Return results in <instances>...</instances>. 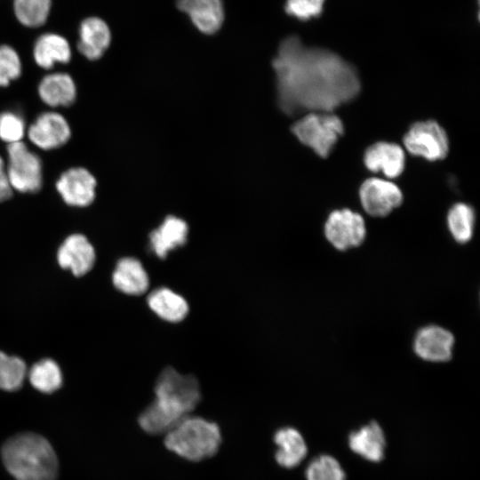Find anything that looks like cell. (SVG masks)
<instances>
[{"instance_id":"cell-1","label":"cell","mask_w":480,"mask_h":480,"mask_svg":"<svg viewBox=\"0 0 480 480\" xmlns=\"http://www.w3.org/2000/svg\"><path fill=\"white\" fill-rule=\"evenodd\" d=\"M272 66L277 104L286 115L332 112L361 89L350 63L330 50L304 45L296 36L281 42Z\"/></svg>"},{"instance_id":"cell-2","label":"cell","mask_w":480,"mask_h":480,"mask_svg":"<svg viewBox=\"0 0 480 480\" xmlns=\"http://www.w3.org/2000/svg\"><path fill=\"white\" fill-rule=\"evenodd\" d=\"M153 402L140 413L139 424L151 435L166 434L189 415L201 400L197 380L166 367L159 374Z\"/></svg>"},{"instance_id":"cell-3","label":"cell","mask_w":480,"mask_h":480,"mask_svg":"<svg viewBox=\"0 0 480 480\" xmlns=\"http://www.w3.org/2000/svg\"><path fill=\"white\" fill-rule=\"evenodd\" d=\"M2 459L15 480H57L55 452L37 434L21 433L9 438L3 445Z\"/></svg>"},{"instance_id":"cell-4","label":"cell","mask_w":480,"mask_h":480,"mask_svg":"<svg viewBox=\"0 0 480 480\" xmlns=\"http://www.w3.org/2000/svg\"><path fill=\"white\" fill-rule=\"evenodd\" d=\"M221 444L219 426L199 416L188 415L165 434L166 448L180 457L199 461L213 456Z\"/></svg>"},{"instance_id":"cell-5","label":"cell","mask_w":480,"mask_h":480,"mask_svg":"<svg viewBox=\"0 0 480 480\" xmlns=\"http://www.w3.org/2000/svg\"><path fill=\"white\" fill-rule=\"evenodd\" d=\"M292 132L302 144L324 158L343 135L344 126L332 112H309L292 124Z\"/></svg>"},{"instance_id":"cell-6","label":"cell","mask_w":480,"mask_h":480,"mask_svg":"<svg viewBox=\"0 0 480 480\" xmlns=\"http://www.w3.org/2000/svg\"><path fill=\"white\" fill-rule=\"evenodd\" d=\"M6 171L10 185L20 193H36L43 184L40 157L22 142L7 145Z\"/></svg>"},{"instance_id":"cell-7","label":"cell","mask_w":480,"mask_h":480,"mask_svg":"<svg viewBox=\"0 0 480 480\" xmlns=\"http://www.w3.org/2000/svg\"><path fill=\"white\" fill-rule=\"evenodd\" d=\"M404 145L412 156L428 161L444 159L449 151V141L445 131L436 121L416 122L404 134Z\"/></svg>"},{"instance_id":"cell-8","label":"cell","mask_w":480,"mask_h":480,"mask_svg":"<svg viewBox=\"0 0 480 480\" xmlns=\"http://www.w3.org/2000/svg\"><path fill=\"white\" fill-rule=\"evenodd\" d=\"M324 236L340 251L359 246L366 236L363 217L349 209L332 211L324 224Z\"/></svg>"},{"instance_id":"cell-9","label":"cell","mask_w":480,"mask_h":480,"mask_svg":"<svg viewBox=\"0 0 480 480\" xmlns=\"http://www.w3.org/2000/svg\"><path fill=\"white\" fill-rule=\"evenodd\" d=\"M359 196L364 210L374 217L387 216L403 202L400 188L395 183L380 178L364 180L360 187Z\"/></svg>"},{"instance_id":"cell-10","label":"cell","mask_w":480,"mask_h":480,"mask_svg":"<svg viewBox=\"0 0 480 480\" xmlns=\"http://www.w3.org/2000/svg\"><path fill=\"white\" fill-rule=\"evenodd\" d=\"M27 135L31 143L43 150H52L65 145L71 136L66 118L58 112L39 115L29 125Z\"/></svg>"},{"instance_id":"cell-11","label":"cell","mask_w":480,"mask_h":480,"mask_svg":"<svg viewBox=\"0 0 480 480\" xmlns=\"http://www.w3.org/2000/svg\"><path fill=\"white\" fill-rule=\"evenodd\" d=\"M97 181L84 167H72L61 173L56 189L63 201L76 207H85L95 198Z\"/></svg>"},{"instance_id":"cell-12","label":"cell","mask_w":480,"mask_h":480,"mask_svg":"<svg viewBox=\"0 0 480 480\" xmlns=\"http://www.w3.org/2000/svg\"><path fill=\"white\" fill-rule=\"evenodd\" d=\"M454 337L448 330L435 324L420 329L413 340L415 354L421 359L444 363L452 356Z\"/></svg>"},{"instance_id":"cell-13","label":"cell","mask_w":480,"mask_h":480,"mask_svg":"<svg viewBox=\"0 0 480 480\" xmlns=\"http://www.w3.org/2000/svg\"><path fill=\"white\" fill-rule=\"evenodd\" d=\"M111 43V31L107 22L97 16L84 19L78 28L77 50L89 60L100 59Z\"/></svg>"},{"instance_id":"cell-14","label":"cell","mask_w":480,"mask_h":480,"mask_svg":"<svg viewBox=\"0 0 480 480\" xmlns=\"http://www.w3.org/2000/svg\"><path fill=\"white\" fill-rule=\"evenodd\" d=\"M60 267L68 268L77 276L89 272L95 261V252L88 239L74 234L65 239L57 254Z\"/></svg>"},{"instance_id":"cell-15","label":"cell","mask_w":480,"mask_h":480,"mask_svg":"<svg viewBox=\"0 0 480 480\" xmlns=\"http://www.w3.org/2000/svg\"><path fill=\"white\" fill-rule=\"evenodd\" d=\"M403 148L395 143L379 141L371 145L364 153V163L373 172H381L388 178L399 176L404 168Z\"/></svg>"},{"instance_id":"cell-16","label":"cell","mask_w":480,"mask_h":480,"mask_svg":"<svg viewBox=\"0 0 480 480\" xmlns=\"http://www.w3.org/2000/svg\"><path fill=\"white\" fill-rule=\"evenodd\" d=\"M177 7L204 34L216 33L224 21L222 0H177Z\"/></svg>"},{"instance_id":"cell-17","label":"cell","mask_w":480,"mask_h":480,"mask_svg":"<svg viewBox=\"0 0 480 480\" xmlns=\"http://www.w3.org/2000/svg\"><path fill=\"white\" fill-rule=\"evenodd\" d=\"M188 235L187 222L177 216H167L164 221L149 234V247L159 259L184 245Z\"/></svg>"},{"instance_id":"cell-18","label":"cell","mask_w":480,"mask_h":480,"mask_svg":"<svg viewBox=\"0 0 480 480\" xmlns=\"http://www.w3.org/2000/svg\"><path fill=\"white\" fill-rule=\"evenodd\" d=\"M41 100L49 107H68L76 98V86L72 76L64 72L44 76L37 88Z\"/></svg>"},{"instance_id":"cell-19","label":"cell","mask_w":480,"mask_h":480,"mask_svg":"<svg viewBox=\"0 0 480 480\" xmlns=\"http://www.w3.org/2000/svg\"><path fill=\"white\" fill-rule=\"evenodd\" d=\"M115 287L128 295H141L149 286L148 275L142 263L136 258L121 259L113 272Z\"/></svg>"},{"instance_id":"cell-20","label":"cell","mask_w":480,"mask_h":480,"mask_svg":"<svg viewBox=\"0 0 480 480\" xmlns=\"http://www.w3.org/2000/svg\"><path fill=\"white\" fill-rule=\"evenodd\" d=\"M71 56L72 51L68 41L60 34L44 33L38 36L34 44V60L44 69H50L56 63H68Z\"/></svg>"},{"instance_id":"cell-21","label":"cell","mask_w":480,"mask_h":480,"mask_svg":"<svg viewBox=\"0 0 480 480\" xmlns=\"http://www.w3.org/2000/svg\"><path fill=\"white\" fill-rule=\"evenodd\" d=\"M348 445L354 452L364 459L378 462L384 457L385 435L379 423L371 421L349 434Z\"/></svg>"},{"instance_id":"cell-22","label":"cell","mask_w":480,"mask_h":480,"mask_svg":"<svg viewBox=\"0 0 480 480\" xmlns=\"http://www.w3.org/2000/svg\"><path fill=\"white\" fill-rule=\"evenodd\" d=\"M274 442L277 446L275 459L278 465L286 468L297 467L308 452L302 435L294 428H279L274 435Z\"/></svg>"},{"instance_id":"cell-23","label":"cell","mask_w":480,"mask_h":480,"mask_svg":"<svg viewBox=\"0 0 480 480\" xmlns=\"http://www.w3.org/2000/svg\"><path fill=\"white\" fill-rule=\"evenodd\" d=\"M147 303L158 317L170 323L182 321L188 313L187 300L167 287L152 291L147 298Z\"/></svg>"},{"instance_id":"cell-24","label":"cell","mask_w":480,"mask_h":480,"mask_svg":"<svg viewBox=\"0 0 480 480\" xmlns=\"http://www.w3.org/2000/svg\"><path fill=\"white\" fill-rule=\"evenodd\" d=\"M475 217L474 209L469 204L457 203L451 207L447 214V225L457 243L465 244L472 238Z\"/></svg>"},{"instance_id":"cell-25","label":"cell","mask_w":480,"mask_h":480,"mask_svg":"<svg viewBox=\"0 0 480 480\" xmlns=\"http://www.w3.org/2000/svg\"><path fill=\"white\" fill-rule=\"evenodd\" d=\"M52 0H13L17 20L27 28L42 27L48 20Z\"/></svg>"},{"instance_id":"cell-26","label":"cell","mask_w":480,"mask_h":480,"mask_svg":"<svg viewBox=\"0 0 480 480\" xmlns=\"http://www.w3.org/2000/svg\"><path fill=\"white\" fill-rule=\"evenodd\" d=\"M29 381L37 390L52 393L61 386L62 375L59 365L51 359L35 364L28 373Z\"/></svg>"},{"instance_id":"cell-27","label":"cell","mask_w":480,"mask_h":480,"mask_svg":"<svg viewBox=\"0 0 480 480\" xmlns=\"http://www.w3.org/2000/svg\"><path fill=\"white\" fill-rule=\"evenodd\" d=\"M26 373V364L20 358L0 352V388L17 390L21 387Z\"/></svg>"},{"instance_id":"cell-28","label":"cell","mask_w":480,"mask_h":480,"mask_svg":"<svg viewBox=\"0 0 480 480\" xmlns=\"http://www.w3.org/2000/svg\"><path fill=\"white\" fill-rule=\"evenodd\" d=\"M306 477L307 480H345L346 474L336 459L320 455L307 467Z\"/></svg>"},{"instance_id":"cell-29","label":"cell","mask_w":480,"mask_h":480,"mask_svg":"<svg viewBox=\"0 0 480 480\" xmlns=\"http://www.w3.org/2000/svg\"><path fill=\"white\" fill-rule=\"evenodd\" d=\"M21 60L16 50L8 44L0 45V87H5L21 75Z\"/></svg>"},{"instance_id":"cell-30","label":"cell","mask_w":480,"mask_h":480,"mask_svg":"<svg viewBox=\"0 0 480 480\" xmlns=\"http://www.w3.org/2000/svg\"><path fill=\"white\" fill-rule=\"evenodd\" d=\"M26 133L25 121L12 111L0 113V139L7 144L22 141Z\"/></svg>"},{"instance_id":"cell-31","label":"cell","mask_w":480,"mask_h":480,"mask_svg":"<svg viewBox=\"0 0 480 480\" xmlns=\"http://www.w3.org/2000/svg\"><path fill=\"white\" fill-rule=\"evenodd\" d=\"M324 0H286L284 10L287 14L300 20L319 17Z\"/></svg>"},{"instance_id":"cell-32","label":"cell","mask_w":480,"mask_h":480,"mask_svg":"<svg viewBox=\"0 0 480 480\" xmlns=\"http://www.w3.org/2000/svg\"><path fill=\"white\" fill-rule=\"evenodd\" d=\"M12 195V188L10 185L6 164L0 156V202L9 199Z\"/></svg>"}]
</instances>
